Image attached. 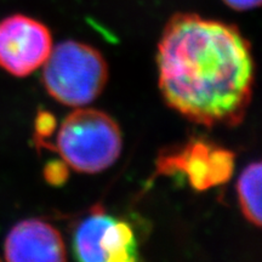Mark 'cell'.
Returning <instances> with one entry per match:
<instances>
[{
    "label": "cell",
    "mask_w": 262,
    "mask_h": 262,
    "mask_svg": "<svg viewBox=\"0 0 262 262\" xmlns=\"http://www.w3.org/2000/svg\"><path fill=\"white\" fill-rule=\"evenodd\" d=\"M73 249L75 257L84 262H133L139 258L133 228L100 206L78 225Z\"/></svg>",
    "instance_id": "4"
},
{
    "label": "cell",
    "mask_w": 262,
    "mask_h": 262,
    "mask_svg": "<svg viewBox=\"0 0 262 262\" xmlns=\"http://www.w3.org/2000/svg\"><path fill=\"white\" fill-rule=\"evenodd\" d=\"M261 163H250L237 182L238 201L244 217L256 227L261 226Z\"/></svg>",
    "instance_id": "8"
},
{
    "label": "cell",
    "mask_w": 262,
    "mask_h": 262,
    "mask_svg": "<svg viewBox=\"0 0 262 262\" xmlns=\"http://www.w3.org/2000/svg\"><path fill=\"white\" fill-rule=\"evenodd\" d=\"M52 49L47 26L25 15H12L0 21V68L24 78L44 64Z\"/></svg>",
    "instance_id": "5"
},
{
    "label": "cell",
    "mask_w": 262,
    "mask_h": 262,
    "mask_svg": "<svg viewBox=\"0 0 262 262\" xmlns=\"http://www.w3.org/2000/svg\"><path fill=\"white\" fill-rule=\"evenodd\" d=\"M42 66L45 89L64 106L83 107L91 103L100 96L108 80L104 57L84 42H60L51 49Z\"/></svg>",
    "instance_id": "2"
},
{
    "label": "cell",
    "mask_w": 262,
    "mask_h": 262,
    "mask_svg": "<svg viewBox=\"0 0 262 262\" xmlns=\"http://www.w3.org/2000/svg\"><path fill=\"white\" fill-rule=\"evenodd\" d=\"M229 8L237 11H247L257 8L261 4V0H224Z\"/></svg>",
    "instance_id": "11"
},
{
    "label": "cell",
    "mask_w": 262,
    "mask_h": 262,
    "mask_svg": "<svg viewBox=\"0 0 262 262\" xmlns=\"http://www.w3.org/2000/svg\"><path fill=\"white\" fill-rule=\"evenodd\" d=\"M123 140L119 126L102 111L78 107L62 122L56 150L75 171H103L119 158Z\"/></svg>",
    "instance_id": "3"
},
{
    "label": "cell",
    "mask_w": 262,
    "mask_h": 262,
    "mask_svg": "<svg viewBox=\"0 0 262 262\" xmlns=\"http://www.w3.org/2000/svg\"><path fill=\"white\" fill-rule=\"evenodd\" d=\"M234 155L231 150L195 140L158 159V171L171 175L183 172L193 188L204 191L222 185L231 179Z\"/></svg>",
    "instance_id": "6"
},
{
    "label": "cell",
    "mask_w": 262,
    "mask_h": 262,
    "mask_svg": "<svg viewBox=\"0 0 262 262\" xmlns=\"http://www.w3.org/2000/svg\"><path fill=\"white\" fill-rule=\"evenodd\" d=\"M55 125H56V122H55L54 116L48 112H41L35 120V134L37 136L47 137L55 129Z\"/></svg>",
    "instance_id": "10"
},
{
    "label": "cell",
    "mask_w": 262,
    "mask_h": 262,
    "mask_svg": "<svg viewBox=\"0 0 262 262\" xmlns=\"http://www.w3.org/2000/svg\"><path fill=\"white\" fill-rule=\"evenodd\" d=\"M67 175L68 170L67 166H66V163L63 165V164L58 162H52L45 169V178L52 185H60V183L67 179Z\"/></svg>",
    "instance_id": "9"
},
{
    "label": "cell",
    "mask_w": 262,
    "mask_h": 262,
    "mask_svg": "<svg viewBox=\"0 0 262 262\" xmlns=\"http://www.w3.org/2000/svg\"><path fill=\"white\" fill-rule=\"evenodd\" d=\"M4 255L11 262H62L66 260V247L54 226L39 219H28L10 229Z\"/></svg>",
    "instance_id": "7"
},
{
    "label": "cell",
    "mask_w": 262,
    "mask_h": 262,
    "mask_svg": "<svg viewBox=\"0 0 262 262\" xmlns=\"http://www.w3.org/2000/svg\"><path fill=\"white\" fill-rule=\"evenodd\" d=\"M157 64L164 101L181 116L208 127L243 122L255 62L235 26L196 14L172 16L158 42Z\"/></svg>",
    "instance_id": "1"
}]
</instances>
